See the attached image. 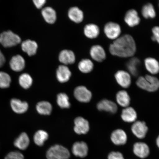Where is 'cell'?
I'll use <instances>...</instances> for the list:
<instances>
[{
    "label": "cell",
    "instance_id": "1",
    "mask_svg": "<svg viewBox=\"0 0 159 159\" xmlns=\"http://www.w3.org/2000/svg\"><path fill=\"white\" fill-rule=\"evenodd\" d=\"M111 55L123 58L134 56L136 51V45L132 36L125 34L115 40L109 45Z\"/></svg>",
    "mask_w": 159,
    "mask_h": 159
},
{
    "label": "cell",
    "instance_id": "2",
    "mask_svg": "<svg viewBox=\"0 0 159 159\" xmlns=\"http://www.w3.org/2000/svg\"><path fill=\"white\" fill-rule=\"evenodd\" d=\"M136 84L139 88L148 92H155L159 89V80L150 75L139 77Z\"/></svg>",
    "mask_w": 159,
    "mask_h": 159
},
{
    "label": "cell",
    "instance_id": "3",
    "mask_svg": "<svg viewBox=\"0 0 159 159\" xmlns=\"http://www.w3.org/2000/svg\"><path fill=\"white\" fill-rule=\"evenodd\" d=\"M21 41L19 36L11 31L3 32L0 34V43L5 48L15 46Z\"/></svg>",
    "mask_w": 159,
    "mask_h": 159
},
{
    "label": "cell",
    "instance_id": "4",
    "mask_svg": "<svg viewBox=\"0 0 159 159\" xmlns=\"http://www.w3.org/2000/svg\"><path fill=\"white\" fill-rule=\"evenodd\" d=\"M46 154L55 159H69L70 156L68 149L60 145L51 147Z\"/></svg>",
    "mask_w": 159,
    "mask_h": 159
},
{
    "label": "cell",
    "instance_id": "5",
    "mask_svg": "<svg viewBox=\"0 0 159 159\" xmlns=\"http://www.w3.org/2000/svg\"><path fill=\"white\" fill-rule=\"evenodd\" d=\"M104 32L108 38L115 40L120 37L121 33V27L117 23L109 22L105 25Z\"/></svg>",
    "mask_w": 159,
    "mask_h": 159
},
{
    "label": "cell",
    "instance_id": "6",
    "mask_svg": "<svg viewBox=\"0 0 159 159\" xmlns=\"http://www.w3.org/2000/svg\"><path fill=\"white\" fill-rule=\"evenodd\" d=\"M74 94L75 98L81 102H88L92 98V93L84 86L76 87L75 89Z\"/></svg>",
    "mask_w": 159,
    "mask_h": 159
},
{
    "label": "cell",
    "instance_id": "7",
    "mask_svg": "<svg viewBox=\"0 0 159 159\" xmlns=\"http://www.w3.org/2000/svg\"><path fill=\"white\" fill-rule=\"evenodd\" d=\"M133 151L135 156L142 159L148 158L150 154V149L148 145L143 142L135 143Z\"/></svg>",
    "mask_w": 159,
    "mask_h": 159
},
{
    "label": "cell",
    "instance_id": "8",
    "mask_svg": "<svg viewBox=\"0 0 159 159\" xmlns=\"http://www.w3.org/2000/svg\"><path fill=\"white\" fill-rule=\"evenodd\" d=\"M133 134L139 139H143L146 137L148 130V126L143 121H138L135 122L132 126Z\"/></svg>",
    "mask_w": 159,
    "mask_h": 159
},
{
    "label": "cell",
    "instance_id": "9",
    "mask_svg": "<svg viewBox=\"0 0 159 159\" xmlns=\"http://www.w3.org/2000/svg\"><path fill=\"white\" fill-rule=\"evenodd\" d=\"M115 77L117 83L124 88H128L131 84V78L130 74L128 72L123 70L117 71Z\"/></svg>",
    "mask_w": 159,
    "mask_h": 159
},
{
    "label": "cell",
    "instance_id": "10",
    "mask_svg": "<svg viewBox=\"0 0 159 159\" xmlns=\"http://www.w3.org/2000/svg\"><path fill=\"white\" fill-rule=\"evenodd\" d=\"M124 20L129 27H134L140 24V19L138 11L136 10L132 9L129 10L125 14Z\"/></svg>",
    "mask_w": 159,
    "mask_h": 159
},
{
    "label": "cell",
    "instance_id": "11",
    "mask_svg": "<svg viewBox=\"0 0 159 159\" xmlns=\"http://www.w3.org/2000/svg\"><path fill=\"white\" fill-rule=\"evenodd\" d=\"M74 129L75 132L77 134H86L89 130V122L83 117H77L75 120Z\"/></svg>",
    "mask_w": 159,
    "mask_h": 159
},
{
    "label": "cell",
    "instance_id": "12",
    "mask_svg": "<svg viewBox=\"0 0 159 159\" xmlns=\"http://www.w3.org/2000/svg\"><path fill=\"white\" fill-rule=\"evenodd\" d=\"M88 146L84 142H78L73 144L72 152L75 157L81 158L85 157L88 155Z\"/></svg>",
    "mask_w": 159,
    "mask_h": 159
},
{
    "label": "cell",
    "instance_id": "13",
    "mask_svg": "<svg viewBox=\"0 0 159 159\" xmlns=\"http://www.w3.org/2000/svg\"><path fill=\"white\" fill-rule=\"evenodd\" d=\"M12 110L17 114H23L27 112L29 104L25 101H22L17 98H13L10 101Z\"/></svg>",
    "mask_w": 159,
    "mask_h": 159
},
{
    "label": "cell",
    "instance_id": "14",
    "mask_svg": "<svg viewBox=\"0 0 159 159\" xmlns=\"http://www.w3.org/2000/svg\"><path fill=\"white\" fill-rule=\"evenodd\" d=\"M111 139L112 142L116 146H122L126 144L127 136L126 133L122 129L115 130L111 135Z\"/></svg>",
    "mask_w": 159,
    "mask_h": 159
},
{
    "label": "cell",
    "instance_id": "15",
    "mask_svg": "<svg viewBox=\"0 0 159 159\" xmlns=\"http://www.w3.org/2000/svg\"><path fill=\"white\" fill-rule=\"evenodd\" d=\"M97 108L100 111H105L111 114H114L118 110V107L112 101L104 99L99 102L97 105Z\"/></svg>",
    "mask_w": 159,
    "mask_h": 159
},
{
    "label": "cell",
    "instance_id": "16",
    "mask_svg": "<svg viewBox=\"0 0 159 159\" xmlns=\"http://www.w3.org/2000/svg\"><path fill=\"white\" fill-rule=\"evenodd\" d=\"M90 53L91 57L98 62H102L106 58L105 50L99 45H95L91 47Z\"/></svg>",
    "mask_w": 159,
    "mask_h": 159
},
{
    "label": "cell",
    "instance_id": "17",
    "mask_svg": "<svg viewBox=\"0 0 159 159\" xmlns=\"http://www.w3.org/2000/svg\"><path fill=\"white\" fill-rule=\"evenodd\" d=\"M10 66L13 70L16 72L21 71L25 68V61L23 57L20 55L15 56L12 57Z\"/></svg>",
    "mask_w": 159,
    "mask_h": 159
},
{
    "label": "cell",
    "instance_id": "18",
    "mask_svg": "<svg viewBox=\"0 0 159 159\" xmlns=\"http://www.w3.org/2000/svg\"><path fill=\"white\" fill-rule=\"evenodd\" d=\"M145 67L152 75H157L159 73V62L153 57H148L144 60Z\"/></svg>",
    "mask_w": 159,
    "mask_h": 159
},
{
    "label": "cell",
    "instance_id": "19",
    "mask_svg": "<svg viewBox=\"0 0 159 159\" xmlns=\"http://www.w3.org/2000/svg\"><path fill=\"white\" fill-rule=\"evenodd\" d=\"M71 76V72L68 67L65 65L60 66L57 71V80L61 83L67 82Z\"/></svg>",
    "mask_w": 159,
    "mask_h": 159
},
{
    "label": "cell",
    "instance_id": "20",
    "mask_svg": "<svg viewBox=\"0 0 159 159\" xmlns=\"http://www.w3.org/2000/svg\"><path fill=\"white\" fill-rule=\"evenodd\" d=\"M30 140L28 135L23 132L16 139L14 145L20 150H25L29 146Z\"/></svg>",
    "mask_w": 159,
    "mask_h": 159
},
{
    "label": "cell",
    "instance_id": "21",
    "mask_svg": "<svg viewBox=\"0 0 159 159\" xmlns=\"http://www.w3.org/2000/svg\"><path fill=\"white\" fill-rule=\"evenodd\" d=\"M22 50L26 53L29 56L34 55L37 52V43L35 41L28 39L23 41L21 44Z\"/></svg>",
    "mask_w": 159,
    "mask_h": 159
},
{
    "label": "cell",
    "instance_id": "22",
    "mask_svg": "<svg viewBox=\"0 0 159 159\" xmlns=\"http://www.w3.org/2000/svg\"><path fill=\"white\" fill-rule=\"evenodd\" d=\"M59 60L65 65L73 64L75 61L74 53L70 50H63L60 53Z\"/></svg>",
    "mask_w": 159,
    "mask_h": 159
},
{
    "label": "cell",
    "instance_id": "23",
    "mask_svg": "<svg viewBox=\"0 0 159 159\" xmlns=\"http://www.w3.org/2000/svg\"><path fill=\"white\" fill-rule=\"evenodd\" d=\"M122 120L125 122H134L137 118L136 111L132 107H128L123 109L121 115Z\"/></svg>",
    "mask_w": 159,
    "mask_h": 159
},
{
    "label": "cell",
    "instance_id": "24",
    "mask_svg": "<svg viewBox=\"0 0 159 159\" xmlns=\"http://www.w3.org/2000/svg\"><path fill=\"white\" fill-rule=\"evenodd\" d=\"M140 65V60L136 57H133L127 62L126 66L130 74L137 76L139 74V68Z\"/></svg>",
    "mask_w": 159,
    "mask_h": 159
},
{
    "label": "cell",
    "instance_id": "25",
    "mask_svg": "<svg viewBox=\"0 0 159 159\" xmlns=\"http://www.w3.org/2000/svg\"><path fill=\"white\" fill-rule=\"evenodd\" d=\"M117 102L121 107L126 108L130 104V98L128 93L125 90L119 91L116 95Z\"/></svg>",
    "mask_w": 159,
    "mask_h": 159
},
{
    "label": "cell",
    "instance_id": "26",
    "mask_svg": "<svg viewBox=\"0 0 159 159\" xmlns=\"http://www.w3.org/2000/svg\"><path fill=\"white\" fill-rule=\"evenodd\" d=\"M42 14L45 20L49 24H53L56 20V13L52 8L50 7L44 8L42 11Z\"/></svg>",
    "mask_w": 159,
    "mask_h": 159
},
{
    "label": "cell",
    "instance_id": "27",
    "mask_svg": "<svg viewBox=\"0 0 159 159\" xmlns=\"http://www.w3.org/2000/svg\"><path fill=\"white\" fill-rule=\"evenodd\" d=\"M36 108L39 114L44 115L51 114L52 109L51 103L46 101H41L38 103Z\"/></svg>",
    "mask_w": 159,
    "mask_h": 159
},
{
    "label": "cell",
    "instance_id": "28",
    "mask_svg": "<svg viewBox=\"0 0 159 159\" xmlns=\"http://www.w3.org/2000/svg\"><path fill=\"white\" fill-rule=\"evenodd\" d=\"M99 28L94 24H90L85 26L84 29V33L86 36L89 38H96L99 34Z\"/></svg>",
    "mask_w": 159,
    "mask_h": 159
},
{
    "label": "cell",
    "instance_id": "29",
    "mask_svg": "<svg viewBox=\"0 0 159 159\" xmlns=\"http://www.w3.org/2000/svg\"><path fill=\"white\" fill-rule=\"evenodd\" d=\"M68 16L69 18L75 23H80L83 19V11L76 7H71L69 9Z\"/></svg>",
    "mask_w": 159,
    "mask_h": 159
},
{
    "label": "cell",
    "instance_id": "30",
    "mask_svg": "<svg viewBox=\"0 0 159 159\" xmlns=\"http://www.w3.org/2000/svg\"><path fill=\"white\" fill-rule=\"evenodd\" d=\"M142 15L146 19H153L156 16V11L153 5L151 3H148L142 7Z\"/></svg>",
    "mask_w": 159,
    "mask_h": 159
},
{
    "label": "cell",
    "instance_id": "31",
    "mask_svg": "<svg viewBox=\"0 0 159 159\" xmlns=\"http://www.w3.org/2000/svg\"><path fill=\"white\" fill-rule=\"evenodd\" d=\"M48 138V134L45 131L39 130L35 133L34 136L35 143L39 146H43Z\"/></svg>",
    "mask_w": 159,
    "mask_h": 159
},
{
    "label": "cell",
    "instance_id": "32",
    "mask_svg": "<svg viewBox=\"0 0 159 159\" xmlns=\"http://www.w3.org/2000/svg\"><path fill=\"white\" fill-rule=\"evenodd\" d=\"M79 69L81 72L88 73L92 71L94 68V64L92 61L89 59H83L79 62Z\"/></svg>",
    "mask_w": 159,
    "mask_h": 159
},
{
    "label": "cell",
    "instance_id": "33",
    "mask_svg": "<svg viewBox=\"0 0 159 159\" xmlns=\"http://www.w3.org/2000/svg\"><path fill=\"white\" fill-rule=\"evenodd\" d=\"M19 83L23 88L27 89L30 88L33 84V80L31 77L27 73H23L19 78Z\"/></svg>",
    "mask_w": 159,
    "mask_h": 159
},
{
    "label": "cell",
    "instance_id": "34",
    "mask_svg": "<svg viewBox=\"0 0 159 159\" xmlns=\"http://www.w3.org/2000/svg\"><path fill=\"white\" fill-rule=\"evenodd\" d=\"M69 98L66 94L61 93L57 97V103L58 106L61 108H68L70 106Z\"/></svg>",
    "mask_w": 159,
    "mask_h": 159
},
{
    "label": "cell",
    "instance_id": "35",
    "mask_svg": "<svg viewBox=\"0 0 159 159\" xmlns=\"http://www.w3.org/2000/svg\"><path fill=\"white\" fill-rule=\"evenodd\" d=\"M11 83V78L9 75L3 71H0V88H9Z\"/></svg>",
    "mask_w": 159,
    "mask_h": 159
},
{
    "label": "cell",
    "instance_id": "36",
    "mask_svg": "<svg viewBox=\"0 0 159 159\" xmlns=\"http://www.w3.org/2000/svg\"><path fill=\"white\" fill-rule=\"evenodd\" d=\"M5 159H25L24 156L20 152L14 151L9 153Z\"/></svg>",
    "mask_w": 159,
    "mask_h": 159
},
{
    "label": "cell",
    "instance_id": "37",
    "mask_svg": "<svg viewBox=\"0 0 159 159\" xmlns=\"http://www.w3.org/2000/svg\"><path fill=\"white\" fill-rule=\"evenodd\" d=\"M107 159H125V158L122 153L113 151L109 153Z\"/></svg>",
    "mask_w": 159,
    "mask_h": 159
},
{
    "label": "cell",
    "instance_id": "38",
    "mask_svg": "<svg viewBox=\"0 0 159 159\" xmlns=\"http://www.w3.org/2000/svg\"><path fill=\"white\" fill-rule=\"evenodd\" d=\"M152 40L156 42L159 44V26H156L152 28Z\"/></svg>",
    "mask_w": 159,
    "mask_h": 159
},
{
    "label": "cell",
    "instance_id": "39",
    "mask_svg": "<svg viewBox=\"0 0 159 159\" xmlns=\"http://www.w3.org/2000/svg\"><path fill=\"white\" fill-rule=\"evenodd\" d=\"M33 1L36 7L38 9L41 8L44 5L46 2L45 0H34Z\"/></svg>",
    "mask_w": 159,
    "mask_h": 159
},
{
    "label": "cell",
    "instance_id": "40",
    "mask_svg": "<svg viewBox=\"0 0 159 159\" xmlns=\"http://www.w3.org/2000/svg\"><path fill=\"white\" fill-rule=\"evenodd\" d=\"M5 62V58L4 56L0 50V67H2Z\"/></svg>",
    "mask_w": 159,
    "mask_h": 159
},
{
    "label": "cell",
    "instance_id": "41",
    "mask_svg": "<svg viewBox=\"0 0 159 159\" xmlns=\"http://www.w3.org/2000/svg\"><path fill=\"white\" fill-rule=\"evenodd\" d=\"M156 144L158 148H159V136H158L157 138V139Z\"/></svg>",
    "mask_w": 159,
    "mask_h": 159
},
{
    "label": "cell",
    "instance_id": "42",
    "mask_svg": "<svg viewBox=\"0 0 159 159\" xmlns=\"http://www.w3.org/2000/svg\"></svg>",
    "mask_w": 159,
    "mask_h": 159
}]
</instances>
